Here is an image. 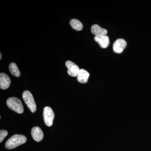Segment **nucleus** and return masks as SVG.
<instances>
[{"instance_id": "1", "label": "nucleus", "mask_w": 151, "mask_h": 151, "mask_svg": "<svg viewBox=\"0 0 151 151\" xmlns=\"http://www.w3.org/2000/svg\"><path fill=\"white\" fill-rule=\"evenodd\" d=\"M26 141V137L24 135H13L6 142L5 147L7 149L12 150L18 147L19 146L23 145L25 143Z\"/></svg>"}, {"instance_id": "2", "label": "nucleus", "mask_w": 151, "mask_h": 151, "mask_svg": "<svg viewBox=\"0 0 151 151\" xmlns=\"http://www.w3.org/2000/svg\"><path fill=\"white\" fill-rule=\"evenodd\" d=\"M6 105L10 109L19 114L23 113L24 108L21 100L15 97L9 98L6 101Z\"/></svg>"}, {"instance_id": "3", "label": "nucleus", "mask_w": 151, "mask_h": 151, "mask_svg": "<svg viewBox=\"0 0 151 151\" xmlns=\"http://www.w3.org/2000/svg\"><path fill=\"white\" fill-rule=\"evenodd\" d=\"M22 98L30 111L35 113L36 111V105L32 93L27 90L24 91L22 94Z\"/></svg>"}, {"instance_id": "4", "label": "nucleus", "mask_w": 151, "mask_h": 151, "mask_svg": "<svg viewBox=\"0 0 151 151\" xmlns=\"http://www.w3.org/2000/svg\"><path fill=\"white\" fill-rule=\"evenodd\" d=\"M55 114L52 109L47 106L44 108L43 111V117L45 124L47 127H51L53 124Z\"/></svg>"}, {"instance_id": "5", "label": "nucleus", "mask_w": 151, "mask_h": 151, "mask_svg": "<svg viewBox=\"0 0 151 151\" xmlns=\"http://www.w3.org/2000/svg\"><path fill=\"white\" fill-rule=\"evenodd\" d=\"M65 65L68 68V73L72 77H77L80 69L78 65L70 60H68L65 63Z\"/></svg>"}, {"instance_id": "6", "label": "nucleus", "mask_w": 151, "mask_h": 151, "mask_svg": "<svg viewBox=\"0 0 151 151\" xmlns=\"http://www.w3.org/2000/svg\"><path fill=\"white\" fill-rule=\"evenodd\" d=\"M127 42L123 39H118L115 41L113 44V50L114 52L121 53L124 51L127 47Z\"/></svg>"}, {"instance_id": "7", "label": "nucleus", "mask_w": 151, "mask_h": 151, "mask_svg": "<svg viewBox=\"0 0 151 151\" xmlns=\"http://www.w3.org/2000/svg\"><path fill=\"white\" fill-rule=\"evenodd\" d=\"M11 79L6 73H0V88L1 89H6L11 84Z\"/></svg>"}, {"instance_id": "8", "label": "nucleus", "mask_w": 151, "mask_h": 151, "mask_svg": "<svg viewBox=\"0 0 151 151\" xmlns=\"http://www.w3.org/2000/svg\"><path fill=\"white\" fill-rule=\"evenodd\" d=\"M31 135L33 139L37 142L42 140L44 137L43 132L40 127H33L31 130Z\"/></svg>"}, {"instance_id": "9", "label": "nucleus", "mask_w": 151, "mask_h": 151, "mask_svg": "<svg viewBox=\"0 0 151 151\" xmlns=\"http://www.w3.org/2000/svg\"><path fill=\"white\" fill-rule=\"evenodd\" d=\"M94 40L102 48H107L110 43L109 37L107 35L97 36Z\"/></svg>"}, {"instance_id": "10", "label": "nucleus", "mask_w": 151, "mask_h": 151, "mask_svg": "<svg viewBox=\"0 0 151 151\" xmlns=\"http://www.w3.org/2000/svg\"><path fill=\"white\" fill-rule=\"evenodd\" d=\"M89 73L84 69H80L77 76V80L79 83L85 84L88 81Z\"/></svg>"}, {"instance_id": "11", "label": "nucleus", "mask_w": 151, "mask_h": 151, "mask_svg": "<svg viewBox=\"0 0 151 151\" xmlns=\"http://www.w3.org/2000/svg\"><path fill=\"white\" fill-rule=\"evenodd\" d=\"M91 32L93 35L97 36L106 35L108 33L107 30L100 27L97 24H94L91 27Z\"/></svg>"}, {"instance_id": "12", "label": "nucleus", "mask_w": 151, "mask_h": 151, "mask_svg": "<svg viewBox=\"0 0 151 151\" xmlns=\"http://www.w3.org/2000/svg\"><path fill=\"white\" fill-rule=\"evenodd\" d=\"M70 26L76 31H81L83 29V24L81 22L76 19H72L70 21Z\"/></svg>"}, {"instance_id": "13", "label": "nucleus", "mask_w": 151, "mask_h": 151, "mask_svg": "<svg viewBox=\"0 0 151 151\" xmlns=\"http://www.w3.org/2000/svg\"><path fill=\"white\" fill-rule=\"evenodd\" d=\"M9 70L12 74L16 77H19L20 76V72L17 64L14 63H12L9 65Z\"/></svg>"}, {"instance_id": "14", "label": "nucleus", "mask_w": 151, "mask_h": 151, "mask_svg": "<svg viewBox=\"0 0 151 151\" xmlns=\"http://www.w3.org/2000/svg\"><path fill=\"white\" fill-rule=\"evenodd\" d=\"M8 134V133L6 130H1L0 131V142H2L4 139L7 136Z\"/></svg>"}, {"instance_id": "15", "label": "nucleus", "mask_w": 151, "mask_h": 151, "mask_svg": "<svg viewBox=\"0 0 151 151\" xmlns=\"http://www.w3.org/2000/svg\"><path fill=\"white\" fill-rule=\"evenodd\" d=\"M0 57H1V58H0V60L2 58V55L1 53H0Z\"/></svg>"}]
</instances>
